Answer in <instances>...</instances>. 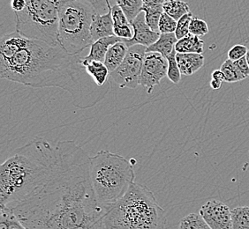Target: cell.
<instances>
[{
    "label": "cell",
    "mask_w": 249,
    "mask_h": 229,
    "mask_svg": "<svg viewBox=\"0 0 249 229\" xmlns=\"http://www.w3.org/2000/svg\"><path fill=\"white\" fill-rule=\"evenodd\" d=\"M55 146L36 138L17 148L0 167V208H9L30 195L52 171Z\"/></svg>",
    "instance_id": "obj_3"
},
{
    "label": "cell",
    "mask_w": 249,
    "mask_h": 229,
    "mask_svg": "<svg viewBox=\"0 0 249 229\" xmlns=\"http://www.w3.org/2000/svg\"><path fill=\"white\" fill-rule=\"evenodd\" d=\"M83 53L69 55L59 46L24 37L19 50L0 57V77L33 88L58 87L72 96V104L89 109L109 93L110 86H97L82 65Z\"/></svg>",
    "instance_id": "obj_2"
},
{
    "label": "cell",
    "mask_w": 249,
    "mask_h": 229,
    "mask_svg": "<svg viewBox=\"0 0 249 229\" xmlns=\"http://www.w3.org/2000/svg\"><path fill=\"white\" fill-rule=\"evenodd\" d=\"M94 14L93 6L83 0H69L60 8L58 45L69 55H80L90 48Z\"/></svg>",
    "instance_id": "obj_7"
},
{
    "label": "cell",
    "mask_w": 249,
    "mask_h": 229,
    "mask_svg": "<svg viewBox=\"0 0 249 229\" xmlns=\"http://www.w3.org/2000/svg\"><path fill=\"white\" fill-rule=\"evenodd\" d=\"M211 78H212V80H215V81L222 82H225V75H224V73L221 71L220 69L219 70H216V71L212 72Z\"/></svg>",
    "instance_id": "obj_36"
},
{
    "label": "cell",
    "mask_w": 249,
    "mask_h": 229,
    "mask_svg": "<svg viewBox=\"0 0 249 229\" xmlns=\"http://www.w3.org/2000/svg\"><path fill=\"white\" fill-rule=\"evenodd\" d=\"M168 60L166 57L156 52H146L142 69L140 76L139 85L143 86L148 94L160 84L164 77L167 76Z\"/></svg>",
    "instance_id": "obj_9"
},
{
    "label": "cell",
    "mask_w": 249,
    "mask_h": 229,
    "mask_svg": "<svg viewBox=\"0 0 249 229\" xmlns=\"http://www.w3.org/2000/svg\"><path fill=\"white\" fill-rule=\"evenodd\" d=\"M90 157L75 141L55 145L48 177L9 208L27 229H101L106 212L97 203L89 174Z\"/></svg>",
    "instance_id": "obj_1"
},
{
    "label": "cell",
    "mask_w": 249,
    "mask_h": 229,
    "mask_svg": "<svg viewBox=\"0 0 249 229\" xmlns=\"http://www.w3.org/2000/svg\"><path fill=\"white\" fill-rule=\"evenodd\" d=\"M199 214L211 229H231V211L221 201H208L201 206Z\"/></svg>",
    "instance_id": "obj_10"
},
{
    "label": "cell",
    "mask_w": 249,
    "mask_h": 229,
    "mask_svg": "<svg viewBox=\"0 0 249 229\" xmlns=\"http://www.w3.org/2000/svg\"><path fill=\"white\" fill-rule=\"evenodd\" d=\"M89 3L93 6L95 14L97 15H106L109 10L110 5H117L116 0H83Z\"/></svg>",
    "instance_id": "obj_30"
},
{
    "label": "cell",
    "mask_w": 249,
    "mask_h": 229,
    "mask_svg": "<svg viewBox=\"0 0 249 229\" xmlns=\"http://www.w3.org/2000/svg\"><path fill=\"white\" fill-rule=\"evenodd\" d=\"M222 83H223L222 82H218V81H215V80H211V86L212 87V89L217 90V89L221 88Z\"/></svg>",
    "instance_id": "obj_37"
},
{
    "label": "cell",
    "mask_w": 249,
    "mask_h": 229,
    "mask_svg": "<svg viewBox=\"0 0 249 229\" xmlns=\"http://www.w3.org/2000/svg\"><path fill=\"white\" fill-rule=\"evenodd\" d=\"M82 65L85 67L87 73L91 77L92 80L95 82L97 86L100 87L110 86V83L109 82L110 72L105 63L99 62V61L84 62L82 59Z\"/></svg>",
    "instance_id": "obj_15"
},
{
    "label": "cell",
    "mask_w": 249,
    "mask_h": 229,
    "mask_svg": "<svg viewBox=\"0 0 249 229\" xmlns=\"http://www.w3.org/2000/svg\"></svg>",
    "instance_id": "obj_39"
},
{
    "label": "cell",
    "mask_w": 249,
    "mask_h": 229,
    "mask_svg": "<svg viewBox=\"0 0 249 229\" xmlns=\"http://www.w3.org/2000/svg\"><path fill=\"white\" fill-rule=\"evenodd\" d=\"M175 50L177 53L201 54L204 50V41H202L199 36L189 33L187 36L178 41Z\"/></svg>",
    "instance_id": "obj_18"
},
{
    "label": "cell",
    "mask_w": 249,
    "mask_h": 229,
    "mask_svg": "<svg viewBox=\"0 0 249 229\" xmlns=\"http://www.w3.org/2000/svg\"><path fill=\"white\" fill-rule=\"evenodd\" d=\"M163 7L164 13L177 21L184 15L190 13L188 4L179 0H165Z\"/></svg>",
    "instance_id": "obj_19"
},
{
    "label": "cell",
    "mask_w": 249,
    "mask_h": 229,
    "mask_svg": "<svg viewBox=\"0 0 249 229\" xmlns=\"http://www.w3.org/2000/svg\"><path fill=\"white\" fill-rule=\"evenodd\" d=\"M193 18H194V15L190 12L178 20L177 29L175 31V35L178 40H180L190 33L189 28H190V23Z\"/></svg>",
    "instance_id": "obj_27"
},
{
    "label": "cell",
    "mask_w": 249,
    "mask_h": 229,
    "mask_svg": "<svg viewBox=\"0 0 249 229\" xmlns=\"http://www.w3.org/2000/svg\"><path fill=\"white\" fill-rule=\"evenodd\" d=\"M27 1L26 0H12L11 1V7L15 13L22 12L26 8Z\"/></svg>",
    "instance_id": "obj_34"
},
{
    "label": "cell",
    "mask_w": 249,
    "mask_h": 229,
    "mask_svg": "<svg viewBox=\"0 0 249 229\" xmlns=\"http://www.w3.org/2000/svg\"><path fill=\"white\" fill-rule=\"evenodd\" d=\"M146 51L147 47L142 45L130 47L123 63L114 72H110V79L113 80L120 88L135 89L139 86L140 76Z\"/></svg>",
    "instance_id": "obj_8"
},
{
    "label": "cell",
    "mask_w": 249,
    "mask_h": 229,
    "mask_svg": "<svg viewBox=\"0 0 249 229\" xmlns=\"http://www.w3.org/2000/svg\"><path fill=\"white\" fill-rule=\"evenodd\" d=\"M220 70L225 75V82L228 83H234L240 82L246 79V77L238 70L234 62L230 59L225 60L221 65Z\"/></svg>",
    "instance_id": "obj_23"
},
{
    "label": "cell",
    "mask_w": 249,
    "mask_h": 229,
    "mask_svg": "<svg viewBox=\"0 0 249 229\" xmlns=\"http://www.w3.org/2000/svg\"><path fill=\"white\" fill-rule=\"evenodd\" d=\"M177 51L174 49L173 53L166 57L168 60V79L174 84H178L181 81V72L179 67L178 65L177 58H176Z\"/></svg>",
    "instance_id": "obj_26"
},
{
    "label": "cell",
    "mask_w": 249,
    "mask_h": 229,
    "mask_svg": "<svg viewBox=\"0 0 249 229\" xmlns=\"http://www.w3.org/2000/svg\"><path fill=\"white\" fill-rule=\"evenodd\" d=\"M246 58H247V61H248V64H249V51H248V53H247V55H246Z\"/></svg>",
    "instance_id": "obj_38"
},
{
    "label": "cell",
    "mask_w": 249,
    "mask_h": 229,
    "mask_svg": "<svg viewBox=\"0 0 249 229\" xmlns=\"http://www.w3.org/2000/svg\"><path fill=\"white\" fill-rule=\"evenodd\" d=\"M128 47L122 41L115 43L110 47L106 54L105 64L110 72H114L118 67L123 63L128 52Z\"/></svg>",
    "instance_id": "obj_16"
},
{
    "label": "cell",
    "mask_w": 249,
    "mask_h": 229,
    "mask_svg": "<svg viewBox=\"0 0 249 229\" xmlns=\"http://www.w3.org/2000/svg\"><path fill=\"white\" fill-rule=\"evenodd\" d=\"M166 214L153 192L133 183L120 200L107 211L101 229H164Z\"/></svg>",
    "instance_id": "obj_4"
},
{
    "label": "cell",
    "mask_w": 249,
    "mask_h": 229,
    "mask_svg": "<svg viewBox=\"0 0 249 229\" xmlns=\"http://www.w3.org/2000/svg\"><path fill=\"white\" fill-rule=\"evenodd\" d=\"M178 40L175 33H161L160 37L156 43L147 48L146 52H156L167 57L175 49Z\"/></svg>",
    "instance_id": "obj_17"
},
{
    "label": "cell",
    "mask_w": 249,
    "mask_h": 229,
    "mask_svg": "<svg viewBox=\"0 0 249 229\" xmlns=\"http://www.w3.org/2000/svg\"><path fill=\"white\" fill-rule=\"evenodd\" d=\"M0 229H27L11 211L1 208Z\"/></svg>",
    "instance_id": "obj_25"
},
{
    "label": "cell",
    "mask_w": 249,
    "mask_h": 229,
    "mask_svg": "<svg viewBox=\"0 0 249 229\" xmlns=\"http://www.w3.org/2000/svg\"><path fill=\"white\" fill-rule=\"evenodd\" d=\"M248 51H249V49L247 48L245 45L237 44L228 51V59L235 62L237 60H240L242 57H246Z\"/></svg>",
    "instance_id": "obj_32"
},
{
    "label": "cell",
    "mask_w": 249,
    "mask_h": 229,
    "mask_svg": "<svg viewBox=\"0 0 249 229\" xmlns=\"http://www.w3.org/2000/svg\"><path fill=\"white\" fill-rule=\"evenodd\" d=\"M123 39L120 38L116 35H111L105 38L99 39L96 42L92 43L89 54L84 57V62H90V61H99L105 63L106 54L110 49L111 46L115 43L122 42Z\"/></svg>",
    "instance_id": "obj_13"
},
{
    "label": "cell",
    "mask_w": 249,
    "mask_h": 229,
    "mask_svg": "<svg viewBox=\"0 0 249 229\" xmlns=\"http://www.w3.org/2000/svg\"><path fill=\"white\" fill-rule=\"evenodd\" d=\"M110 5L109 12L106 15L94 14L92 18L91 37L93 43L99 39L105 38L114 34V25L111 15Z\"/></svg>",
    "instance_id": "obj_12"
},
{
    "label": "cell",
    "mask_w": 249,
    "mask_h": 229,
    "mask_svg": "<svg viewBox=\"0 0 249 229\" xmlns=\"http://www.w3.org/2000/svg\"><path fill=\"white\" fill-rule=\"evenodd\" d=\"M165 0H143V6H163Z\"/></svg>",
    "instance_id": "obj_35"
},
{
    "label": "cell",
    "mask_w": 249,
    "mask_h": 229,
    "mask_svg": "<svg viewBox=\"0 0 249 229\" xmlns=\"http://www.w3.org/2000/svg\"><path fill=\"white\" fill-rule=\"evenodd\" d=\"M131 25L134 29V37L131 40H123L128 48L134 45H142L148 48L160 37L161 33L154 32L147 24L144 12H142L131 22Z\"/></svg>",
    "instance_id": "obj_11"
},
{
    "label": "cell",
    "mask_w": 249,
    "mask_h": 229,
    "mask_svg": "<svg viewBox=\"0 0 249 229\" xmlns=\"http://www.w3.org/2000/svg\"><path fill=\"white\" fill-rule=\"evenodd\" d=\"M178 229H211L201 215L190 213L179 222Z\"/></svg>",
    "instance_id": "obj_24"
},
{
    "label": "cell",
    "mask_w": 249,
    "mask_h": 229,
    "mask_svg": "<svg viewBox=\"0 0 249 229\" xmlns=\"http://www.w3.org/2000/svg\"><path fill=\"white\" fill-rule=\"evenodd\" d=\"M234 65L238 68V70L240 71L246 78L249 77V66L247 58L246 57H242L240 60L235 61Z\"/></svg>",
    "instance_id": "obj_33"
},
{
    "label": "cell",
    "mask_w": 249,
    "mask_h": 229,
    "mask_svg": "<svg viewBox=\"0 0 249 229\" xmlns=\"http://www.w3.org/2000/svg\"><path fill=\"white\" fill-rule=\"evenodd\" d=\"M142 12L145 13V19L149 28L159 33V21L164 13L163 6H143Z\"/></svg>",
    "instance_id": "obj_22"
},
{
    "label": "cell",
    "mask_w": 249,
    "mask_h": 229,
    "mask_svg": "<svg viewBox=\"0 0 249 229\" xmlns=\"http://www.w3.org/2000/svg\"><path fill=\"white\" fill-rule=\"evenodd\" d=\"M22 12L15 13L16 32L30 40L58 45V20L62 5L69 0H26Z\"/></svg>",
    "instance_id": "obj_6"
},
{
    "label": "cell",
    "mask_w": 249,
    "mask_h": 229,
    "mask_svg": "<svg viewBox=\"0 0 249 229\" xmlns=\"http://www.w3.org/2000/svg\"><path fill=\"white\" fill-rule=\"evenodd\" d=\"M178 65L182 75L191 76L203 66L205 59L202 54L197 53H177Z\"/></svg>",
    "instance_id": "obj_14"
},
{
    "label": "cell",
    "mask_w": 249,
    "mask_h": 229,
    "mask_svg": "<svg viewBox=\"0 0 249 229\" xmlns=\"http://www.w3.org/2000/svg\"><path fill=\"white\" fill-rule=\"evenodd\" d=\"M178 21L173 19L167 14L163 13L160 21H159V33H175L177 29Z\"/></svg>",
    "instance_id": "obj_28"
},
{
    "label": "cell",
    "mask_w": 249,
    "mask_h": 229,
    "mask_svg": "<svg viewBox=\"0 0 249 229\" xmlns=\"http://www.w3.org/2000/svg\"><path fill=\"white\" fill-rule=\"evenodd\" d=\"M231 229H249V206L231 210Z\"/></svg>",
    "instance_id": "obj_21"
},
{
    "label": "cell",
    "mask_w": 249,
    "mask_h": 229,
    "mask_svg": "<svg viewBox=\"0 0 249 229\" xmlns=\"http://www.w3.org/2000/svg\"><path fill=\"white\" fill-rule=\"evenodd\" d=\"M89 174L97 203L110 209L134 183V165L126 158L110 151H100L90 157Z\"/></svg>",
    "instance_id": "obj_5"
},
{
    "label": "cell",
    "mask_w": 249,
    "mask_h": 229,
    "mask_svg": "<svg viewBox=\"0 0 249 229\" xmlns=\"http://www.w3.org/2000/svg\"><path fill=\"white\" fill-rule=\"evenodd\" d=\"M189 32L194 35L196 36H203L209 33V26L207 24L206 21L203 19H199L197 17H194L190 23Z\"/></svg>",
    "instance_id": "obj_29"
},
{
    "label": "cell",
    "mask_w": 249,
    "mask_h": 229,
    "mask_svg": "<svg viewBox=\"0 0 249 229\" xmlns=\"http://www.w3.org/2000/svg\"><path fill=\"white\" fill-rule=\"evenodd\" d=\"M130 23L142 12L143 0H116Z\"/></svg>",
    "instance_id": "obj_20"
},
{
    "label": "cell",
    "mask_w": 249,
    "mask_h": 229,
    "mask_svg": "<svg viewBox=\"0 0 249 229\" xmlns=\"http://www.w3.org/2000/svg\"><path fill=\"white\" fill-rule=\"evenodd\" d=\"M111 15L113 19V25L115 27H123V26H128L131 25L129 20L126 18L124 12L120 8L118 5H113L111 7Z\"/></svg>",
    "instance_id": "obj_31"
}]
</instances>
